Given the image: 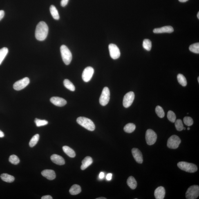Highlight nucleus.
Wrapping results in <instances>:
<instances>
[{
  "mask_svg": "<svg viewBox=\"0 0 199 199\" xmlns=\"http://www.w3.org/2000/svg\"><path fill=\"white\" fill-rule=\"evenodd\" d=\"M48 33V25L44 21H40L36 26L35 37L38 40L44 41L46 39Z\"/></svg>",
  "mask_w": 199,
  "mask_h": 199,
  "instance_id": "f257e3e1",
  "label": "nucleus"
},
{
  "mask_svg": "<svg viewBox=\"0 0 199 199\" xmlns=\"http://www.w3.org/2000/svg\"><path fill=\"white\" fill-rule=\"evenodd\" d=\"M78 124L90 131H93L95 129V126L93 122L87 118L80 117L77 119Z\"/></svg>",
  "mask_w": 199,
  "mask_h": 199,
  "instance_id": "f03ea898",
  "label": "nucleus"
},
{
  "mask_svg": "<svg viewBox=\"0 0 199 199\" xmlns=\"http://www.w3.org/2000/svg\"><path fill=\"white\" fill-rule=\"evenodd\" d=\"M60 51L63 62L66 65H69L72 58L71 52L65 45H62L61 47Z\"/></svg>",
  "mask_w": 199,
  "mask_h": 199,
  "instance_id": "7ed1b4c3",
  "label": "nucleus"
},
{
  "mask_svg": "<svg viewBox=\"0 0 199 199\" xmlns=\"http://www.w3.org/2000/svg\"><path fill=\"white\" fill-rule=\"evenodd\" d=\"M177 166L180 169L189 173H194L198 168L196 165L186 162H180L177 163Z\"/></svg>",
  "mask_w": 199,
  "mask_h": 199,
  "instance_id": "20e7f679",
  "label": "nucleus"
},
{
  "mask_svg": "<svg viewBox=\"0 0 199 199\" xmlns=\"http://www.w3.org/2000/svg\"><path fill=\"white\" fill-rule=\"evenodd\" d=\"M199 195V186L193 185L190 186L188 189L186 193V197L187 199H195L198 198Z\"/></svg>",
  "mask_w": 199,
  "mask_h": 199,
  "instance_id": "39448f33",
  "label": "nucleus"
},
{
  "mask_svg": "<svg viewBox=\"0 0 199 199\" xmlns=\"http://www.w3.org/2000/svg\"><path fill=\"white\" fill-rule=\"evenodd\" d=\"M181 140L178 136L173 135L170 137L167 141V147L171 149H175L178 147Z\"/></svg>",
  "mask_w": 199,
  "mask_h": 199,
  "instance_id": "423d86ee",
  "label": "nucleus"
},
{
  "mask_svg": "<svg viewBox=\"0 0 199 199\" xmlns=\"http://www.w3.org/2000/svg\"><path fill=\"white\" fill-rule=\"evenodd\" d=\"M110 99V92L108 88L104 87L99 99L100 103L101 105L105 106L109 102Z\"/></svg>",
  "mask_w": 199,
  "mask_h": 199,
  "instance_id": "0eeeda50",
  "label": "nucleus"
},
{
  "mask_svg": "<svg viewBox=\"0 0 199 199\" xmlns=\"http://www.w3.org/2000/svg\"><path fill=\"white\" fill-rule=\"evenodd\" d=\"M146 140L148 145H152L156 142L157 136L156 133L153 130L148 129L146 133Z\"/></svg>",
  "mask_w": 199,
  "mask_h": 199,
  "instance_id": "6e6552de",
  "label": "nucleus"
},
{
  "mask_svg": "<svg viewBox=\"0 0 199 199\" xmlns=\"http://www.w3.org/2000/svg\"><path fill=\"white\" fill-rule=\"evenodd\" d=\"M29 83V79L28 77H24L14 83L13 87L14 90L19 91L26 88Z\"/></svg>",
  "mask_w": 199,
  "mask_h": 199,
  "instance_id": "1a4fd4ad",
  "label": "nucleus"
},
{
  "mask_svg": "<svg viewBox=\"0 0 199 199\" xmlns=\"http://www.w3.org/2000/svg\"><path fill=\"white\" fill-rule=\"evenodd\" d=\"M135 98V94L133 92H130L125 95L123 100V105L125 107L128 108L133 104Z\"/></svg>",
  "mask_w": 199,
  "mask_h": 199,
  "instance_id": "9d476101",
  "label": "nucleus"
},
{
  "mask_svg": "<svg viewBox=\"0 0 199 199\" xmlns=\"http://www.w3.org/2000/svg\"><path fill=\"white\" fill-rule=\"evenodd\" d=\"M94 73L93 68L92 67L88 66L84 70L83 72L82 78L83 81L88 82L91 80Z\"/></svg>",
  "mask_w": 199,
  "mask_h": 199,
  "instance_id": "9b49d317",
  "label": "nucleus"
},
{
  "mask_svg": "<svg viewBox=\"0 0 199 199\" xmlns=\"http://www.w3.org/2000/svg\"><path fill=\"white\" fill-rule=\"evenodd\" d=\"M110 57L112 59H116L120 57V52L116 45L111 44L108 46Z\"/></svg>",
  "mask_w": 199,
  "mask_h": 199,
  "instance_id": "f8f14e48",
  "label": "nucleus"
},
{
  "mask_svg": "<svg viewBox=\"0 0 199 199\" xmlns=\"http://www.w3.org/2000/svg\"><path fill=\"white\" fill-rule=\"evenodd\" d=\"M132 155L136 161L139 163H142L143 162V156L141 152L136 148H133L132 150Z\"/></svg>",
  "mask_w": 199,
  "mask_h": 199,
  "instance_id": "ddd939ff",
  "label": "nucleus"
},
{
  "mask_svg": "<svg viewBox=\"0 0 199 199\" xmlns=\"http://www.w3.org/2000/svg\"><path fill=\"white\" fill-rule=\"evenodd\" d=\"M50 102L55 106L58 107H63L66 104V100L58 97H53L50 100Z\"/></svg>",
  "mask_w": 199,
  "mask_h": 199,
  "instance_id": "4468645a",
  "label": "nucleus"
},
{
  "mask_svg": "<svg viewBox=\"0 0 199 199\" xmlns=\"http://www.w3.org/2000/svg\"><path fill=\"white\" fill-rule=\"evenodd\" d=\"M174 31V29L171 26H166L159 28H155L153 32L155 33H171Z\"/></svg>",
  "mask_w": 199,
  "mask_h": 199,
  "instance_id": "2eb2a0df",
  "label": "nucleus"
},
{
  "mask_svg": "<svg viewBox=\"0 0 199 199\" xmlns=\"http://www.w3.org/2000/svg\"><path fill=\"white\" fill-rule=\"evenodd\" d=\"M41 175L43 176L50 180H53L56 178L55 171L52 170H45L41 172Z\"/></svg>",
  "mask_w": 199,
  "mask_h": 199,
  "instance_id": "dca6fc26",
  "label": "nucleus"
},
{
  "mask_svg": "<svg viewBox=\"0 0 199 199\" xmlns=\"http://www.w3.org/2000/svg\"><path fill=\"white\" fill-rule=\"evenodd\" d=\"M165 190L162 186L157 187L155 190L154 193L155 198L156 199H163L165 195Z\"/></svg>",
  "mask_w": 199,
  "mask_h": 199,
  "instance_id": "f3484780",
  "label": "nucleus"
},
{
  "mask_svg": "<svg viewBox=\"0 0 199 199\" xmlns=\"http://www.w3.org/2000/svg\"><path fill=\"white\" fill-rule=\"evenodd\" d=\"M51 159L54 163L58 165H62L65 164L64 159L60 156L57 154L52 155L51 157Z\"/></svg>",
  "mask_w": 199,
  "mask_h": 199,
  "instance_id": "a211bd4d",
  "label": "nucleus"
},
{
  "mask_svg": "<svg viewBox=\"0 0 199 199\" xmlns=\"http://www.w3.org/2000/svg\"><path fill=\"white\" fill-rule=\"evenodd\" d=\"M93 162V159L91 157L88 156L85 157L82 161V165L81 166V169L83 171L86 169L90 166Z\"/></svg>",
  "mask_w": 199,
  "mask_h": 199,
  "instance_id": "6ab92c4d",
  "label": "nucleus"
},
{
  "mask_svg": "<svg viewBox=\"0 0 199 199\" xmlns=\"http://www.w3.org/2000/svg\"><path fill=\"white\" fill-rule=\"evenodd\" d=\"M63 151L69 156L73 158L76 156L75 152L72 148L68 146H65L62 148Z\"/></svg>",
  "mask_w": 199,
  "mask_h": 199,
  "instance_id": "aec40b11",
  "label": "nucleus"
},
{
  "mask_svg": "<svg viewBox=\"0 0 199 199\" xmlns=\"http://www.w3.org/2000/svg\"><path fill=\"white\" fill-rule=\"evenodd\" d=\"M82 191L80 186L77 184H74L72 186L69 190V193L72 195H76L79 194Z\"/></svg>",
  "mask_w": 199,
  "mask_h": 199,
  "instance_id": "412c9836",
  "label": "nucleus"
},
{
  "mask_svg": "<svg viewBox=\"0 0 199 199\" xmlns=\"http://www.w3.org/2000/svg\"><path fill=\"white\" fill-rule=\"evenodd\" d=\"M127 184L132 189H135L137 188V183L136 180L133 176H130L127 180Z\"/></svg>",
  "mask_w": 199,
  "mask_h": 199,
  "instance_id": "4be33fe9",
  "label": "nucleus"
},
{
  "mask_svg": "<svg viewBox=\"0 0 199 199\" xmlns=\"http://www.w3.org/2000/svg\"><path fill=\"white\" fill-rule=\"evenodd\" d=\"M1 178L3 181L7 182H12L14 180V177L12 175L6 173H3L1 175Z\"/></svg>",
  "mask_w": 199,
  "mask_h": 199,
  "instance_id": "5701e85b",
  "label": "nucleus"
},
{
  "mask_svg": "<svg viewBox=\"0 0 199 199\" xmlns=\"http://www.w3.org/2000/svg\"><path fill=\"white\" fill-rule=\"evenodd\" d=\"M50 9L51 13L54 19L56 20H59V16L58 12L56 7L54 5H52L50 7Z\"/></svg>",
  "mask_w": 199,
  "mask_h": 199,
  "instance_id": "b1692460",
  "label": "nucleus"
},
{
  "mask_svg": "<svg viewBox=\"0 0 199 199\" xmlns=\"http://www.w3.org/2000/svg\"><path fill=\"white\" fill-rule=\"evenodd\" d=\"M136 126L133 123H128L124 126V131L126 133H131L135 131Z\"/></svg>",
  "mask_w": 199,
  "mask_h": 199,
  "instance_id": "393cba45",
  "label": "nucleus"
},
{
  "mask_svg": "<svg viewBox=\"0 0 199 199\" xmlns=\"http://www.w3.org/2000/svg\"><path fill=\"white\" fill-rule=\"evenodd\" d=\"M8 53V49L6 47H3L0 49V65Z\"/></svg>",
  "mask_w": 199,
  "mask_h": 199,
  "instance_id": "a878e982",
  "label": "nucleus"
},
{
  "mask_svg": "<svg viewBox=\"0 0 199 199\" xmlns=\"http://www.w3.org/2000/svg\"><path fill=\"white\" fill-rule=\"evenodd\" d=\"M64 84L65 87L71 91H74L75 90L73 84L68 79H65L64 81Z\"/></svg>",
  "mask_w": 199,
  "mask_h": 199,
  "instance_id": "bb28decb",
  "label": "nucleus"
},
{
  "mask_svg": "<svg viewBox=\"0 0 199 199\" xmlns=\"http://www.w3.org/2000/svg\"><path fill=\"white\" fill-rule=\"evenodd\" d=\"M39 135L38 134L34 135L32 137L29 142V146L30 147L32 148L35 146L37 144L39 140Z\"/></svg>",
  "mask_w": 199,
  "mask_h": 199,
  "instance_id": "cd10ccee",
  "label": "nucleus"
},
{
  "mask_svg": "<svg viewBox=\"0 0 199 199\" xmlns=\"http://www.w3.org/2000/svg\"><path fill=\"white\" fill-rule=\"evenodd\" d=\"M177 80L178 82L182 86H186L187 84V81L186 77L181 74H179L177 75Z\"/></svg>",
  "mask_w": 199,
  "mask_h": 199,
  "instance_id": "c85d7f7f",
  "label": "nucleus"
},
{
  "mask_svg": "<svg viewBox=\"0 0 199 199\" xmlns=\"http://www.w3.org/2000/svg\"><path fill=\"white\" fill-rule=\"evenodd\" d=\"M143 47L146 50L150 51L152 48L151 41L149 39H144L143 43Z\"/></svg>",
  "mask_w": 199,
  "mask_h": 199,
  "instance_id": "c756f323",
  "label": "nucleus"
},
{
  "mask_svg": "<svg viewBox=\"0 0 199 199\" xmlns=\"http://www.w3.org/2000/svg\"><path fill=\"white\" fill-rule=\"evenodd\" d=\"M156 113L158 117L160 118H163L165 115V113L163 108L160 106H157L155 109Z\"/></svg>",
  "mask_w": 199,
  "mask_h": 199,
  "instance_id": "7c9ffc66",
  "label": "nucleus"
},
{
  "mask_svg": "<svg viewBox=\"0 0 199 199\" xmlns=\"http://www.w3.org/2000/svg\"><path fill=\"white\" fill-rule=\"evenodd\" d=\"M189 50L192 52L196 54L199 53V43H196L192 44L189 47Z\"/></svg>",
  "mask_w": 199,
  "mask_h": 199,
  "instance_id": "2f4dec72",
  "label": "nucleus"
},
{
  "mask_svg": "<svg viewBox=\"0 0 199 199\" xmlns=\"http://www.w3.org/2000/svg\"><path fill=\"white\" fill-rule=\"evenodd\" d=\"M175 125L176 130L178 131H182L183 129V125L182 121L180 119L175 120Z\"/></svg>",
  "mask_w": 199,
  "mask_h": 199,
  "instance_id": "473e14b6",
  "label": "nucleus"
},
{
  "mask_svg": "<svg viewBox=\"0 0 199 199\" xmlns=\"http://www.w3.org/2000/svg\"><path fill=\"white\" fill-rule=\"evenodd\" d=\"M9 161L14 165H17L19 163L20 160L19 157L17 156L13 155L10 156L9 158Z\"/></svg>",
  "mask_w": 199,
  "mask_h": 199,
  "instance_id": "72a5a7b5",
  "label": "nucleus"
},
{
  "mask_svg": "<svg viewBox=\"0 0 199 199\" xmlns=\"http://www.w3.org/2000/svg\"><path fill=\"white\" fill-rule=\"evenodd\" d=\"M167 117L170 122H175L176 120V115L173 111L171 110L168 112Z\"/></svg>",
  "mask_w": 199,
  "mask_h": 199,
  "instance_id": "f704fd0d",
  "label": "nucleus"
},
{
  "mask_svg": "<svg viewBox=\"0 0 199 199\" xmlns=\"http://www.w3.org/2000/svg\"><path fill=\"white\" fill-rule=\"evenodd\" d=\"M36 126L38 127L47 125L48 124L47 121L46 120H41L37 118L35 119L34 120Z\"/></svg>",
  "mask_w": 199,
  "mask_h": 199,
  "instance_id": "c9c22d12",
  "label": "nucleus"
},
{
  "mask_svg": "<svg viewBox=\"0 0 199 199\" xmlns=\"http://www.w3.org/2000/svg\"><path fill=\"white\" fill-rule=\"evenodd\" d=\"M183 122L184 124L188 126H190L193 124V120L191 117H186L184 118Z\"/></svg>",
  "mask_w": 199,
  "mask_h": 199,
  "instance_id": "e433bc0d",
  "label": "nucleus"
},
{
  "mask_svg": "<svg viewBox=\"0 0 199 199\" xmlns=\"http://www.w3.org/2000/svg\"><path fill=\"white\" fill-rule=\"evenodd\" d=\"M69 1V0H61V5L62 7H65L68 4Z\"/></svg>",
  "mask_w": 199,
  "mask_h": 199,
  "instance_id": "4c0bfd02",
  "label": "nucleus"
},
{
  "mask_svg": "<svg viewBox=\"0 0 199 199\" xmlns=\"http://www.w3.org/2000/svg\"><path fill=\"white\" fill-rule=\"evenodd\" d=\"M5 15V12L3 10H0V21L2 19Z\"/></svg>",
  "mask_w": 199,
  "mask_h": 199,
  "instance_id": "58836bf2",
  "label": "nucleus"
},
{
  "mask_svg": "<svg viewBox=\"0 0 199 199\" xmlns=\"http://www.w3.org/2000/svg\"><path fill=\"white\" fill-rule=\"evenodd\" d=\"M41 199H52V197L50 195H45L43 196L41 198Z\"/></svg>",
  "mask_w": 199,
  "mask_h": 199,
  "instance_id": "ea45409f",
  "label": "nucleus"
},
{
  "mask_svg": "<svg viewBox=\"0 0 199 199\" xmlns=\"http://www.w3.org/2000/svg\"><path fill=\"white\" fill-rule=\"evenodd\" d=\"M112 174L111 173H109L107 175L106 179L108 181L111 180L112 179Z\"/></svg>",
  "mask_w": 199,
  "mask_h": 199,
  "instance_id": "a19ab883",
  "label": "nucleus"
},
{
  "mask_svg": "<svg viewBox=\"0 0 199 199\" xmlns=\"http://www.w3.org/2000/svg\"><path fill=\"white\" fill-rule=\"evenodd\" d=\"M104 173L103 172H100L99 174V178L101 179H102L104 178Z\"/></svg>",
  "mask_w": 199,
  "mask_h": 199,
  "instance_id": "79ce46f5",
  "label": "nucleus"
},
{
  "mask_svg": "<svg viewBox=\"0 0 199 199\" xmlns=\"http://www.w3.org/2000/svg\"><path fill=\"white\" fill-rule=\"evenodd\" d=\"M4 135L3 132L0 130V137H4Z\"/></svg>",
  "mask_w": 199,
  "mask_h": 199,
  "instance_id": "37998d69",
  "label": "nucleus"
},
{
  "mask_svg": "<svg viewBox=\"0 0 199 199\" xmlns=\"http://www.w3.org/2000/svg\"><path fill=\"white\" fill-rule=\"evenodd\" d=\"M178 1H180V2H186L188 0H178Z\"/></svg>",
  "mask_w": 199,
  "mask_h": 199,
  "instance_id": "c03bdc74",
  "label": "nucleus"
},
{
  "mask_svg": "<svg viewBox=\"0 0 199 199\" xmlns=\"http://www.w3.org/2000/svg\"><path fill=\"white\" fill-rule=\"evenodd\" d=\"M96 199H106V198H104V197H99V198H96Z\"/></svg>",
  "mask_w": 199,
  "mask_h": 199,
  "instance_id": "a18cd8bd",
  "label": "nucleus"
},
{
  "mask_svg": "<svg viewBox=\"0 0 199 199\" xmlns=\"http://www.w3.org/2000/svg\"><path fill=\"white\" fill-rule=\"evenodd\" d=\"M197 17H198V19H199V12H198V14H197Z\"/></svg>",
  "mask_w": 199,
  "mask_h": 199,
  "instance_id": "49530a36",
  "label": "nucleus"
},
{
  "mask_svg": "<svg viewBox=\"0 0 199 199\" xmlns=\"http://www.w3.org/2000/svg\"><path fill=\"white\" fill-rule=\"evenodd\" d=\"M198 83H199V77H198Z\"/></svg>",
  "mask_w": 199,
  "mask_h": 199,
  "instance_id": "de8ad7c7",
  "label": "nucleus"
},
{
  "mask_svg": "<svg viewBox=\"0 0 199 199\" xmlns=\"http://www.w3.org/2000/svg\"><path fill=\"white\" fill-rule=\"evenodd\" d=\"M187 130H190V128L189 127H188V128H187Z\"/></svg>",
  "mask_w": 199,
  "mask_h": 199,
  "instance_id": "09e8293b",
  "label": "nucleus"
}]
</instances>
